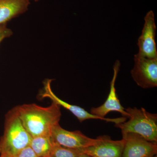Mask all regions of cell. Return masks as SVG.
I'll list each match as a JSON object with an SVG mask.
<instances>
[{"label":"cell","mask_w":157,"mask_h":157,"mask_svg":"<svg viewBox=\"0 0 157 157\" xmlns=\"http://www.w3.org/2000/svg\"><path fill=\"white\" fill-rule=\"evenodd\" d=\"M17 108L24 126L32 137H51L62 116L60 106L53 102L47 107L31 104L19 105Z\"/></svg>","instance_id":"1"},{"label":"cell","mask_w":157,"mask_h":157,"mask_svg":"<svg viewBox=\"0 0 157 157\" xmlns=\"http://www.w3.org/2000/svg\"><path fill=\"white\" fill-rule=\"evenodd\" d=\"M32 139L19 117L17 107L9 110L6 115L4 133L0 139V155L14 157L30 146Z\"/></svg>","instance_id":"2"},{"label":"cell","mask_w":157,"mask_h":157,"mask_svg":"<svg viewBox=\"0 0 157 157\" xmlns=\"http://www.w3.org/2000/svg\"><path fill=\"white\" fill-rule=\"evenodd\" d=\"M127 122L116 124L122 133H134L151 142H157V115L147 112L144 108L128 107Z\"/></svg>","instance_id":"3"},{"label":"cell","mask_w":157,"mask_h":157,"mask_svg":"<svg viewBox=\"0 0 157 157\" xmlns=\"http://www.w3.org/2000/svg\"><path fill=\"white\" fill-rule=\"evenodd\" d=\"M131 73L136 84L143 89L157 87V58H147L137 53Z\"/></svg>","instance_id":"4"},{"label":"cell","mask_w":157,"mask_h":157,"mask_svg":"<svg viewBox=\"0 0 157 157\" xmlns=\"http://www.w3.org/2000/svg\"><path fill=\"white\" fill-rule=\"evenodd\" d=\"M51 137L55 143L60 146L80 150L97 144L102 140L103 136L98 137L97 139H93L86 136L79 131H67L62 128L59 124L54 127Z\"/></svg>","instance_id":"5"},{"label":"cell","mask_w":157,"mask_h":157,"mask_svg":"<svg viewBox=\"0 0 157 157\" xmlns=\"http://www.w3.org/2000/svg\"><path fill=\"white\" fill-rule=\"evenodd\" d=\"M125 140L122 157H153L157 154V142H151L134 133H122Z\"/></svg>","instance_id":"6"},{"label":"cell","mask_w":157,"mask_h":157,"mask_svg":"<svg viewBox=\"0 0 157 157\" xmlns=\"http://www.w3.org/2000/svg\"><path fill=\"white\" fill-rule=\"evenodd\" d=\"M144 19L142 33L137 41L139 48L137 54L147 58H157L156 44L155 41L156 27L153 11H148Z\"/></svg>","instance_id":"7"},{"label":"cell","mask_w":157,"mask_h":157,"mask_svg":"<svg viewBox=\"0 0 157 157\" xmlns=\"http://www.w3.org/2000/svg\"><path fill=\"white\" fill-rule=\"evenodd\" d=\"M120 62L117 60L113 66V75L110 82V91L107 100L104 104L97 107H92L90 113L93 115L101 117H105V116L112 111L119 112L123 117L128 118V113L121 105L118 98L115 88V82L120 67Z\"/></svg>","instance_id":"8"},{"label":"cell","mask_w":157,"mask_h":157,"mask_svg":"<svg viewBox=\"0 0 157 157\" xmlns=\"http://www.w3.org/2000/svg\"><path fill=\"white\" fill-rule=\"evenodd\" d=\"M125 140H111L108 136H103L100 142L80 150L79 151L92 157H122Z\"/></svg>","instance_id":"9"},{"label":"cell","mask_w":157,"mask_h":157,"mask_svg":"<svg viewBox=\"0 0 157 157\" xmlns=\"http://www.w3.org/2000/svg\"><path fill=\"white\" fill-rule=\"evenodd\" d=\"M52 81V79H46L43 82V89L39 95L42 99L48 98L53 103H56L60 107L61 106L68 109L78 119L80 123L89 119H98L101 120H104V118L93 115L90 113L86 111L83 108L76 105L69 104L60 99L56 95L52 90L51 86Z\"/></svg>","instance_id":"10"},{"label":"cell","mask_w":157,"mask_h":157,"mask_svg":"<svg viewBox=\"0 0 157 157\" xmlns=\"http://www.w3.org/2000/svg\"><path fill=\"white\" fill-rule=\"evenodd\" d=\"M30 0H0V25L27 11Z\"/></svg>","instance_id":"11"},{"label":"cell","mask_w":157,"mask_h":157,"mask_svg":"<svg viewBox=\"0 0 157 157\" xmlns=\"http://www.w3.org/2000/svg\"><path fill=\"white\" fill-rule=\"evenodd\" d=\"M54 142L51 137H32L30 146L38 157H50Z\"/></svg>","instance_id":"12"},{"label":"cell","mask_w":157,"mask_h":157,"mask_svg":"<svg viewBox=\"0 0 157 157\" xmlns=\"http://www.w3.org/2000/svg\"><path fill=\"white\" fill-rule=\"evenodd\" d=\"M79 153L77 150L63 147L54 142L50 157H77Z\"/></svg>","instance_id":"13"},{"label":"cell","mask_w":157,"mask_h":157,"mask_svg":"<svg viewBox=\"0 0 157 157\" xmlns=\"http://www.w3.org/2000/svg\"><path fill=\"white\" fill-rule=\"evenodd\" d=\"M14 157H38L30 146L27 147L17 153Z\"/></svg>","instance_id":"14"},{"label":"cell","mask_w":157,"mask_h":157,"mask_svg":"<svg viewBox=\"0 0 157 157\" xmlns=\"http://www.w3.org/2000/svg\"><path fill=\"white\" fill-rule=\"evenodd\" d=\"M12 34V31L7 27L6 24L0 25V44L4 39L11 36Z\"/></svg>","instance_id":"15"},{"label":"cell","mask_w":157,"mask_h":157,"mask_svg":"<svg viewBox=\"0 0 157 157\" xmlns=\"http://www.w3.org/2000/svg\"><path fill=\"white\" fill-rule=\"evenodd\" d=\"M77 157H92L90 156L89 155L80 152L79 154L77 156Z\"/></svg>","instance_id":"16"},{"label":"cell","mask_w":157,"mask_h":157,"mask_svg":"<svg viewBox=\"0 0 157 157\" xmlns=\"http://www.w3.org/2000/svg\"><path fill=\"white\" fill-rule=\"evenodd\" d=\"M0 157H10L8 156L4 155H1Z\"/></svg>","instance_id":"17"},{"label":"cell","mask_w":157,"mask_h":157,"mask_svg":"<svg viewBox=\"0 0 157 157\" xmlns=\"http://www.w3.org/2000/svg\"><path fill=\"white\" fill-rule=\"evenodd\" d=\"M39 0H34V1H35V2H38V1H39Z\"/></svg>","instance_id":"18"},{"label":"cell","mask_w":157,"mask_h":157,"mask_svg":"<svg viewBox=\"0 0 157 157\" xmlns=\"http://www.w3.org/2000/svg\"><path fill=\"white\" fill-rule=\"evenodd\" d=\"M153 157H157V155H155Z\"/></svg>","instance_id":"19"}]
</instances>
